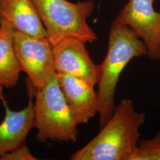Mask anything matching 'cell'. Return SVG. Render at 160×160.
Masks as SVG:
<instances>
[{
    "instance_id": "1",
    "label": "cell",
    "mask_w": 160,
    "mask_h": 160,
    "mask_svg": "<svg viewBox=\"0 0 160 160\" xmlns=\"http://www.w3.org/2000/svg\"><path fill=\"white\" fill-rule=\"evenodd\" d=\"M145 118L144 112L135 110L132 100L122 99L100 132L70 160H133Z\"/></svg>"
},
{
    "instance_id": "2",
    "label": "cell",
    "mask_w": 160,
    "mask_h": 160,
    "mask_svg": "<svg viewBox=\"0 0 160 160\" xmlns=\"http://www.w3.org/2000/svg\"><path fill=\"white\" fill-rule=\"evenodd\" d=\"M147 55L143 41L129 27L114 20L109 33L106 56L102 63L97 65L96 92L100 128L113 113L116 90L124 69L133 59Z\"/></svg>"
},
{
    "instance_id": "3",
    "label": "cell",
    "mask_w": 160,
    "mask_h": 160,
    "mask_svg": "<svg viewBox=\"0 0 160 160\" xmlns=\"http://www.w3.org/2000/svg\"><path fill=\"white\" fill-rule=\"evenodd\" d=\"M28 87L36 100L34 109L38 141L76 142L78 124L63 96L58 81L57 73L52 75L40 89H36L29 80Z\"/></svg>"
},
{
    "instance_id": "4",
    "label": "cell",
    "mask_w": 160,
    "mask_h": 160,
    "mask_svg": "<svg viewBox=\"0 0 160 160\" xmlns=\"http://www.w3.org/2000/svg\"><path fill=\"white\" fill-rule=\"evenodd\" d=\"M52 46L61 40L74 38L92 42L97 36L87 19L92 16V0L72 3L67 0H32Z\"/></svg>"
},
{
    "instance_id": "5",
    "label": "cell",
    "mask_w": 160,
    "mask_h": 160,
    "mask_svg": "<svg viewBox=\"0 0 160 160\" xmlns=\"http://www.w3.org/2000/svg\"><path fill=\"white\" fill-rule=\"evenodd\" d=\"M14 39L21 71L36 89L43 88L56 72L51 43L48 38H32L16 30Z\"/></svg>"
},
{
    "instance_id": "6",
    "label": "cell",
    "mask_w": 160,
    "mask_h": 160,
    "mask_svg": "<svg viewBox=\"0 0 160 160\" xmlns=\"http://www.w3.org/2000/svg\"><path fill=\"white\" fill-rule=\"evenodd\" d=\"M154 0H129L117 18V22L129 27L142 40L149 59H160V12L155 11Z\"/></svg>"
},
{
    "instance_id": "7",
    "label": "cell",
    "mask_w": 160,
    "mask_h": 160,
    "mask_svg": "<svg viewBox=\"0 0 160 160\" xmlns=\"http://www.w3.org/2000/svg\"><path fill=\"white\" fill-rule=\"evenodd\" d=\"M82 40L68 38L53 46L54 66L58 74L70 75L97 84V65L94 63Z\"/></svg>"
},
{
    "instance_id": "8",
    "label": "cell",
    "mask_w": 160,
    "mask_h": 160,
    "mask_svg": "<svg viewBox=\"0 0 160 160\" xmlns=\"http://www.w3.org/2000/svg\"><path fill=\"white\" fill-rule=\"evenodd\" d=\"M58 81L78 125L86 124L98 114L97 92L86 81L65 74H58Z\"/></svg>"
},
{
    "instance_id": "9",
    "label": "cell",
    "mask_w": 160,
    "mask_h": 160,
    "mask_svg": "<svg viewBox=\"0 0 160 160\" xmlns=\"http://www.w3.org/2000/svg\"><path fill=\"white\" fill-rule=\"evenodd\" d=\"M29 93V104L20 111H12L4 102L6 115L0 124V157L26 143L29 132L36 128L33 94L30 88Z\"/></svg>"
},
{
    "instance_id": "10",
    "label": "cell",
    "mask_w": 160,
    "mask_h": 160,
    "mask_svg": "<svg viewBox=\"0 0 160 160\" xmlns=\"http://www.w3.org/2000/svg\"><path fill=\"white\" fill-rule=\"evenodd\" d=\"M0 19L14 29L32 38H48L32 0H0Z\"/></svg>"
},
{
    "instance_id": "11",
    "label": "cell",
    "mask_w": 160,
    "mask_h": 160,
    "mask_svg": "<svg viewBox=\"0 0 160 160\" xmlns=\"http://www.w3.org/2000/svg\"><path fill=\"white\" fill-rule=\"evenodd\" d=\"M15 30L0 19V87L7 88L17 85L22 72L14 46Z\"/></svg>"
},
{
    "instance_id": "12",
    "label": "cell",
    "mask_w": 160,
    "mask_h": 160,
    "mask_svg": "<svg viewBox=\"0 0 160 160\" xmlns=\"http://www.w3.org/2000/svg\"><path fill=\"white\" fill-rule=\"evenodd\" d=\"M132 160H160V131L151 139H140Z\"/></svg>"
},
{
    "instance_id": "13",
    "label": "cell",
    "mask_w": 160,
    "mask_h": 160,
    "mask_svg": "<svg viewBox=\"0 0 160 160\" xmlns=\"http://www.w3.org/2000/svg\"><path fill=\"white\" fill-rule=\"evenodd\" d=\"M37 158L32 154L26 144L0 157V160H35Z\"/></svg>"
}]
</instances>
